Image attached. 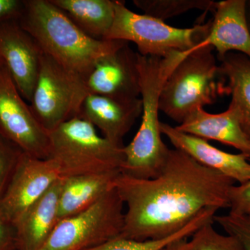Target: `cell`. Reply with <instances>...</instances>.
<instances>
[{"instance_id":"obj_1","label":"cell","mask_w":250,"mask_h":250,"mask_svg":"<svg viewBox=\"0 0 250 250\" xmlns=\"http://www.w3.org/2000/svg\"><path fill=\"white\" fill-rule=\"evenodd\" d=\"M236 182L201 165L179 149H170L160 173L152 179L121 173L114 188L125 205L120 236L136 241L178 232L203 210L229 207Z\"/></svg>"},{"instance_id":"obj_2","label":"cell","mask_w":250,"mask_h":250,"mask_svg":"<svg viewBox=\"0 0 250 250\" xmlns=\"http://www.w3.org/2000/svg\"><path fill=\"white\" fill-rule=\"evenodd\" d=\"M18 22L44 54L83 81L100 59L126 43L88 36L50 0L24 1Z\"/></svg>"},{"instance_id":"obj_3","label":"cell","mask_w":250,"mask_h":250,"mask_svg":"<svg viewBox=\"0 0 250 250\" xmlns=\"http://www.w3.org/2000/svg\"><path fill=\"white\" fill-rule=\"evenodd\" d=\"M188 52H175L166 57H145L137 52L142 119L134 139L124 146L121 170L134 178L147 179L160 173L170 149L161 137L159 102L166 80Z\"/></svg>"},{"instance_id":"obj_4","label":"cell","mask_w":250,"mask_h":250,"mask_svg":"<svg viewBox=\"0 0 250 250\" xmlns=\"http://www.w3.org/2000/svg\"><path fill=\"white\" fill-rule=\"evenodd\" d=\"M211 47L193 48L174 67L163 86L160 111L182 124L199 108L228 93Z\"/></svg>"},{"instance_id":"obj_5","label":"cell","mask_w":250,"mask_h":250,"mask_svg":"<svg viewBox=\"0 0 250 250\" xmlns=\"http://www.w3.org/2000/svg\"><path fill=\"white\" fill-rule=\"evenodd\" d=\"M49 159L55 161L62 177L121 170L123 148L100 136L96 128L75 117L49 133Z\"/></svg>"},{"instance_id":"obj_6","label":"cell","mask_w":250,"mask_h":250,"mask_svg":"<svg viewBox=\"0 0 250 250\" xmlns=\"http://www.w3.org/2000/svg\"><path fill=\"white\" fill-rule=\"evenodd\" d=\"M210 21L190 28H177L146 14L133 12L116 0L113 24L105 40L134 42L145 57H166L192 50L208 34Z\"/></svg>"},{"instance_id":"obj_7","label":"cell","mask_w":250,"mask_h":250,"mask_svg":"<svg viewBox=\"0 0 250 250\" xmlns=\"http://www.w3.org/2000/svg\"><path fill=\"white\" fill-rule=\"evenodd\" d=\"M125 205L115 188L91 207L59 220L40 250H86L119 236Z\"/></svg>"},{"instance_id":"obj_8","label":"cell","mask_w":250,"mask_h":250,"mask_svg":"<svg viewBox=\"0 0 250 250\" xmlns=\"http://www.w3.org/2000/svg\"><path fill=\"white\" fill-rule=\"evenodd\" d=\"M88 95L84 81L42 53L29 105L34 116L47 132L72 118L80 117L82 104Z\"/></svg>"},{"instance_id":"obj_9","label":"cell","mask_w":250,"mask_h":250,"mask_svg":"<svg viewBox=\"0 0 250 250\" xmlns=\"http://www.w3.org/2000/svg\"><path fill=\"white\" fill-rule=\"evenodd\" d=\"M0 135L25 154L48 158L49 133L37 121L4 65L0 68Z\"/></svg>"},{"instance_id":"obj_10","label":"cell","mask_w":250,"mask_h":250,"mask_svg":"<svg viewBox=\"0 0 250 250\" xmlns=\"http://www.w3.org/2000/svg\"><path fill=\"white\" fill-rule=\"evenodd\" d=\"M62 174L52 159L23 152L11 182L0 200V215L15 225L23 213L48 191Z\"/></svg>"},{"instance_id":"obj_11","label":"cell","mask_w":250,"mask_h":250,"mask_svg":"<svg viewBox=\"0 0 250 250\" xmlns=\"http://www.w3.org/2000/svg\"><path fill=\"white\" fill-rule=\"evenodd\" d=\"M42 51L18 21L0 23V57L22 98L31 101Z\"/></svg>"},{"instance_id":"obj_12","label":"cell","mask_w":250,"mask_h":250,"mask_svg":"<svg viewBox=\"0 0 250 250\" xmlns=\"http://www.w3.org/2000/svg\"><path fill=\"white\" fill-rule=\"evenodd\" d=\"M88 94L117 98L141 95L137 53L128 42L95 64L84 81Z\"/></svg>"},{"instance_id":"obj_13","label":"cell","mask_w":250,"mask_h":250,"mask_svg":"<svg viewBox=\"0 0 250 250\" xmlns=\"http://www.w3.org/2000/svg\"><path fill=\"white\" fill-rule=\"evenodd\" d=\"M160 129L161 134L168 139L174 149L185 152L201 165L239 184L250 180V159L246 154L225 152L207 140L187 134L167 123L161 122Z\"/></svg>"},{"instance_id":"obj_14","label":"cell","mask_w":250,"mask_h":250,"mask_svg":"<svg viewBox=\"0 0 250 250\" xmlns=\"http://www.w3.org/2000/svg\"><path fill=\"white\" fill-rule=\"evenodd\" d=\"M142 100L89 94L81 109V118L100 129L104 137L120 146L142 114Z\"/></svg>"},{"instance_id":"obj_15","label":"cell","mask_w":250,"mask_h":250,"mask_svg":"<svg viewBox=\"0 0 250 250\" xmlns=\"http://www.w3.org/2000/svg\"><path fill=\"white\" fill-rule=\"evenodd\" d=\"M208 34L194 48L211 47L220 59L230 52L250 59V29L246 0H225L215 5Z\"/></svg>"},{"instance_id":"obj_16","label":"cell","mask_w":250,"mask_h":250,"mask_svg":"<svg viewBox=\"0 0 250 250\" xmlns=\"http://www.w3.org/2000/svg\"><path fill=\"white\" fill-rule=\"evenodd\" d=\"M175 127L207 141L213 140L231 146L250 159V126L232 103L220 113L199 108Z\"/></svg>"},{"instance_id":"obj_17","label":"cell","mask_w":250,"mask_h":250,"mask_svg":"<svg viewBox=\"0 0 250 250\" xmlns=\"http://www.w3.org/2000/svg\"><path fill=\"white\" fill-rule=\"evenodd\" d=\"M63 179H59L15 223L18 250H40L48 239L59 222V200Z\"/></svg>"},{"instance_id":"obj_18","label":"cell","mask_w":250,"mask_h":250,"mask_svg":"<svg viewBox=\"0 0 250 250\" xmlns=\"http://www.w3.org/2000/svg\"><path fill=\"white\" fill-rule=\"evenodd\" d=\"M121 170L64 177L59 200V220L91 207L114 188Z\"/></svg>"},{"instance_id":"obj_19","label":"cell","mask_w":250,"mask_h":250,"mask_svg":"<svg viewBox=\"0 0 250 250\" xmlns=\"http://www.w3.org/2000/svg\"><path fill=\"white\" fill-rule=\"evenodd\" d=\"M85 34L105 40L113 24L116 0H50Z\"/></svg>"},{"instance_id":"obj_20","label":"cell","mask_w":250,"mask_h":250,"mask_svg":"<svg viewBox=\"0 0 250 250\" xmlns=\"http://www.w3.org/2000/svg\"><path fill=\"white\" fill-rule=\"evenodd\" d=\"M219 60L228 94L231 95V103L250 126V59L244 54L230 52Z\"/></svg>"},{"instance_id":"obj_21","label":"cell","mask_w":250,"mask_h":250,"mask_svg":"<svg viewBox=\"0 0 250 250\" xmlns=\"http://www.w3.org/2000/svg\"><path fill=\"white\" fill-rule=\"evenodd\" d=\"M218 211V210L216 208H208L203 210L188 225L179 230L178 232L166 238L136 241L119 236L105 242L100 246L86 250H161L172 242L192 236L202 225L208 222L213 221V218Z\"/></svg>"},{"instance_id":"obj_22","label":"cell","mask_w":250,"mask_h":250,"mask_svg":"<svg viewBox=\"0 0 250 250\" xmlns=\"http://www.w3.org/2000/svg\"><path fill=\"white\" fill-rule=\"evenodd\" d=\"M134 4L144 14L165 21L190 10L214 12L216 2L210 0H134Z\"/></svg>"},{"instance_id":"obj_23","label":"cell","mask_w":250,"mask_h":250,"mask_svg":"<svg viewBox=\"0 0 250 250\" xmlns=\"http://www.w3.org/2000/svg\"><path fill=\"white\" fill-rule=\"evenodd\" d=\"M213 222L202 225L192 235L190 250H244L236 238L217 231Z\"/></svg>"},{"instance_id":"obj_24","label":"cell","mask_w":250,"mask_h":250,"mask_svg":"<svg viewBox=\"0 0 250 250\" xmlns=\"http://www.w3.org/2000/svg\"><path fill=\"white\" fill-rule=\"evenodd\" d=\"M22 151L0 135V200L11 182Z\"/></svg>"},{"instance_id":"obj_25","label":"cell","mask_w":250,"mask_h":250,"mask_svg":"<svg viewBox=\"0 0 250 250\" xmlns=\"http://www.w3.org/2000/svg\"><path fill=\"white\" fill-rule=\"evenodd\" d=\"M213 221L224 231L236 238L244 250H250V214L215 215Z\"/></svg>"},{"instance_id":"obj_26","label":"cell","mask_w":250,"mask_h":250,"mask_svg":"<svg viewBox=\"0 0 250 250\" xmlns=\"http://www.w3.org/2000/svg\"><path fill=\"white\" fill-rule=\"evenodd\" d=\"M229 208V213L232 214H250V180L233 186L230 191Z\"/></svg>"},{"instance_id":"obj_27","label":"cell","mask_w":250,"mask_h":250,"mask_svg":"<svg viewBox=\"0 0 250 250\" xmlns=\"http://www.w3.org/2000/svg\"><path fill=\"white\" fill-rule=\"evenodd\" d=\"M24 1L0 0V23L18 21L22 14Z\"/></svg>"},{"instance_id":"obj_28","label":"cell","mask_w":250,"mask_h":250,"mask_svg":"<svg viewBox=\"0 0 250 250\" xmlns=\"http://www.w3.org/2000/svg\"><path fill=\"white\" fill-rule=\"evenodd\" d=\"M0 250H18L16 229L0 215Z\"/></svg>"},{"instance_id":"obj_29","label":"cell","mask_w":250,"mask_h":250,"mask_svg":"<svg viewBox=\"0 0 250 250\" xmlns=\"http://www.w3.org/2000/svg\"><path fill=\"white\" fill-rule=\"evenodd\" d=\"M161 250H190V242L188 238L172 242Z\"/></svg>"},{"instance_id":"obj_30","label":"cell","mask_w":250,"mask_h":250,"mask_svg":"<svg viewBox=\"0 0 250 250\" xmlns=\"http://www.w3.org/2000/svg\"><path fill=\"white\" fill-rule=\"evenodd\" d=\"M247 15H248V24L250 29V1H247Z\"/></svg>"},{"instance_id":"obj_31","label":"cell","mask_w":250,"mask_h":250,"mask_svg":"<svg viewBox=\"0 0 250 250\" xmlns=\"http://www.w3.org/2000/svg\"><path fill=\"white\" fill-rule=\"evenodd\" d=\"M3 65H4V64H3L2 60H1V57H0V68H1Z\"/></svg>"}]
</instances>
